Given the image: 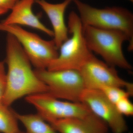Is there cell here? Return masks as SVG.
<instances>
[{
	"label": "cell",
	"instance_id": "cell-1",
	"mask_svg": "<svg viewBox=\"0 0 133 133\" xmlns=\"http://www.w3.org/2000/svg\"><path fill=\"white\" fill-rule=\"evenodd\" d=\"M6 39L5 62L7 65L8 70L2 103L10 107L24 96L48 92V87L36 75L19 42L8 33Z\"/></svg>",
	"mask_w": 133,
	"mask_h": 133
},
{
	"label": "cell",
	"instance_id": "cell-2",
	"mask_svg": "<svg viewBox=\"0 0 133 133\" xmlns=\"http://www.w3.org/2000/svg\"><path fill=\"white\" fill-rule=\"evenodd\" d=\"M79 12L83 26L118 30L124 32L129 39L128 49L133 50V14L128 10L120 7L99 9L80 0H73Z\"/></svg>",
	"mask_w": 133,
	"mask_h": 133
},
{
	"label": "cell",
	"instance_id": "cell-3",
	"mask_svg": "<svg viewBox=\"0 0 133 133\" xmlns=\"http://www.w3.org/2000/svg\"><path fill=\"white\" fill-rule=\"evenodd\" d=\"M83 34L89 49L99 55L105 63L128 71L132 69L124 54L122 45L129 39L126 34L118 30L83 26Z\"/></svg>",
	"mask_w": 133,
	"mask_h": 133
},
{
	"label": "cell",
	"instance_id": "cell-4",
	"mask_svg": "<svg viewBox=\"0 0 133 133\" xmlns=\"http://www.w3.org/2000/svg\"><path fill=\"white\" fill-rule=\"evenodd\" d=\"M68 25L71 37L59 47L58 56L51 63L47 70H79L93 55L86 42L80 18L74 11H72L69 15Z\"/></svg>",
	"mask_w": 133,
	"mask_h": 133
},
{
	"label": "cell",
	"instance_id": "cell-5",
	"mask_svg": "<svg viewBox=\"0 0 133 133\" xmlns=\"http://www.w3.org/2000/svg\"><path fill=\"white\" fill-rule=\"evenodd\" d=\"M0 31L12 35L17 40L35 69H47L59 55V49L53 39L44 40L21 26L0 22Z\"/></svg>",
	"mask_w": 133,
	"mask_h": 133
},
{
	"label": "cell",
	"instance_id": "cell-6",
	"mask_svg": "<svg viewBox=\"0 0 133 133\" xmlns=\"http://www.w3.org/2000/svg\"><path fill=\"white\" fill-rule=\"evenodd\" d=\"M34 71L47 86L50 95L59 99L80 102L81 95L86 88L79 71L35 69Z\"/></svg>",
	"mask_w": 133,
	"mask_h": 133
},
{
	"label": "cell",
	"instance_id": "cell-7",
	"mask_svg": "<svg viewBox=\"0 0 133 133\" xmlns=\"http://www.w3.org/2000/svg\"><path fill=\"white\" fill-rule=\"evenodd\" d=\"M26 100L35 107L37 114L49 124L62 119L83 118L92 113L81 102L62 101L48 92L27 96Z\"/></svg>",
	"mask_w": 133,
	"mask_h": 133
},
{
	"label": "cell",
	"instance_id": "cell-8",
	"mask_svg": "<svg viewBox=\"0 0 133 133\" xmlns=\"http://www.w3.org/2000/svg\"><path fill=\"white\" fill-rule=\"evenodd\" d=\"M79 71L86 89L99 90L104 87L115 86L133 94V83L122 78L115 67L98 59L94 55Z\"/></svg>",
	"mask_w": 133,
	"mask_h": 133
},
{
	"label": "cell",
	"instance_id": "cell-9",
	"mask_svg": "<svg viewBox=\"0 0 133 133\" xmlns=\"http://www.w3.org/2000/svg\"><path fill=\"white\" fill-rule=\"evenodd\" d=\"M80 102L105 122L113 133H125L127 131L128 127L124 116L99 90L86 88L81 95Z\"/></svg>",
	"mask_w": 133,
	"mask_h": 133
},
{
	"label": "cell",
	"instance_id": "cell-10",
	"mask_svg": "<svg viewBox=\"0 0 133 133\" xmlns=\"http://www.w3.org/2000/svg\"><path fill=\"white\" fill-rule=\"evenodd\" d=\"M49 124L58 133H108L107 124L92 113L83 118L58 120Z\"/></svg>",
	"mask_w": 133,
	"mask_h": 133
},
{
	"label": "cell",
	"instance_id": "cell-11",
	"mask_svg": "<svg viewBox=\"0 0 133 133\" xmlns=\"http://www.w3.org/2000/svg\"><path fill=\"white\" fill-rule=\"evenodd\" d=\"M73 0H64L60 3L53 4L45 0H35V2L41 8L48 16L52 24L53 40L57 47H59L69 38L68 27L65 22V10Z\"/></svg>",
	"mask_w": 133,
	"mask_h": 133
},
{
	"label": "cell",
	"instance_id": "cell-12",
	"mask_svg": "<svg viewBox=\"0 0 133 133\" xmlns=\"http://www.w3.org/2000/svg\"><path fill=\"white\" fill-rule=\"evenodd\" d=\"M35 0H20L11 10V13L1 22L5 25L26 26L40 30L53 37L52 30L45 26L32 11Z\"/></svg>",
	"mask_w": 133,
	"mask_h": 133
},
{
	"label": "cell",
	"instance_id": "cell-13",
	"mask_svg": "<svg viewBox=\"0 0 133 133\" xmlns=\"http://www.w3.org/2000/svg\"><path fill=\"white\" fill-rule=\"evenodd\" d=\"M15 114L26 129L25 133H58L37 114H21L15 112Z\"/></svg>",
	"mask_w": 133,
	"mask_h": 133
},
{
	"label": "cell",
	"instance_id": "cell-14",
	"mask_svg": "<svg viewBox=\"0 0 133 133\" xmlns=\"http://www.w3.org/2000/svg\"><path fill=\"white\" fill-rule=\"evenodd\" d=\"M18 121L15 112L0 102V133H20Z\"/></svg>",
	"mask_w": 133,
	"mask_h": 133
},
{
	"label": "cell",
	"instance_id": "cell-15",
	"mask_svg": "<svg viewBox=\"0 0 133 133\" xmlns=\"http://www.w3.org/2000/svg\"><path fill=\"white\" fill-rule=\"evenodd\" d=\"M108 99L115 104L119 100L127 97H131L133 94L124 88L115 86H107L99 89Z\"/></svg>",
	"mask_w": 133,
	"mask_h": 133
},
{
	"label": "cell",
	"instance_id": "cell-16",
	"mask_svg": "<svg viewBox=\"0 0 133 133\" xmlns=\"http://www.w3.org/2000/svg\"><path fill=\"white\" fill-rule=\"evenodd\" d=\"M129 97H127L122 98L115 104L117 111L123 116L133 115V104Z\"/></svg>",
	"mask_w": 133,
	"mask_h": 133
},
{
	"label": "cell",
	"instance_id": "cell-17",
	"mask_svg": "<svg viewBox=\"0 0 133 133\" xmlns=\"http://www.w3.org/2000/svg\"><path fill=\"white\" fill-rule=\"evenodd\" d=\"M5 62H0V102L5 94L6 84V72L5 70Z\"/></svg>",
	"mask_w": 133,
	"mask_h": 133
},
{
	"label": "cell",
	"instance_id": "cell-18",
	"mask_svg": "<svg viewBox=\"0 0 133 133\" xmlns=\"http://www.w3.org/2000/svg\"><path fill=\"white\" fill-rule=\"evenodd\" d=\"M20 0H0V8L11 10Z\"/></svg>",
	"mask_w": 133,
	"mask_h": 133
},
{
	"label": "cell",
	"instance_id": "cell-19",
	"mask_svg": "<svg viewBox=\"0 0 133 133\" xmlns=\"http://www.w3.org/2000/svg\"><path fill=\"white\" fill-rule=\"evenodd\" d=\"M9 10L7 9L2 8H0V16L5 14Z\"/></svg>",
	"mask_w": 133,
	"mask_h": 133
},
{
	"label": "cell",
	"instance_id": "cell-20",
	"mask_svg": "<svg viewBox=\"0 0 133 133\" xmlns=\"http://www.w3.org/2000/svg\"><path fill=\"white\" fill-rule=\"evenodd\" d=\"M128 1H129L131 2H133V0H128Z\"/></svg>",
	"mask_w": 133,
	"mask_h": 133
},
{
	"label": "cell",
	"instance_id": "cell-21",
	"mask_svg": "<svg viewBox=\"0 0 133 133\" xmlns=\"http://www.w3.org/2000/svg\"><path fill=\"white\" fill-rule=\"evenodd\" d=\"M19 133H25L22 132H20Z\"/></svg>",
	"mask_w": 133,
	"mask_h": 133
},
{
	"label": "cell",
	"instance_id": "cell-22",
	"mask_svg": "<svg viewBox=\"0 0 133 133\" xmlns=\"http://www.w3.org/2000/svg\"></svg>",
	"mask_w": 133,
	"mask_h": 133
}]
</instances>
